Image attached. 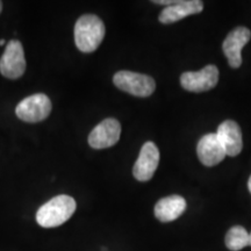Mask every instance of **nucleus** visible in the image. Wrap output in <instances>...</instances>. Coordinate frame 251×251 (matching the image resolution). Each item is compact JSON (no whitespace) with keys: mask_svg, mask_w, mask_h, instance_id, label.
I'll list each match as a JSON object with an SVG mask.
<instances>
[{"mask_svg":"<svg viewBox=\"0 0 251 251\" xmlns=\"http://www.w3.org/2000/svg\"><path fill=\"white\" fill-rule=\"evenodd\" d=\"M198 157L206 166L218 165L225 159L226 151L216 134H207L200 139L197 147Z\"/></svg>","mask_w":251,"mask_h":251,"instance_id":"11","label":"nucleus"},{"mask_svg":"<svg viewBox=\"0 0 251 251\" xmlns=\"http://www.w3.org/2000/svg\"><path fill=\"white\" fill-rule=\"evenodd\" d=\"M76 207L74 198L61 194L40 207L36 213V221L43 228L58 227L74 215Z\"/></svg>","mask_w":251,"mask_h":251,"instance_id":"1","label":"nucleus"},{"mask_svg":"<svg viewBox=\"0 0 251 251\" xmlns=\"http://www.w3.org/2000/svg\"><path fill=\"white\" fill-rule=\"evenodd\" d=\"M219 81V70L215 65H207L200 71L184 72L180 76L183 89L190 92H205L216 86Z\"/></svg>","mask_w":251,"mask_h":251,"instance_id":"6","label":"nucleus"},{"mask_svg":"<svg viewBox=\"0 0 251 251\" xmlns=\"http://www.w3.org/2000/svg\"><path fill=\"white\" fill-rule=\"evenodd\" d=\"M121 136V125L117 119H106L89 135V144L93 149H106L117 144Z\"/></svg>","mask_w":251,"mask_h":251,"instance_id":"7","label":"nucleus"},{"mask_svg":"<svg viewBox=\"0 0 251 251\" xmlns=\"http://www.w3.org/2000/svg\"><path fill=\"white\" fill-rule=\"evenodd\" d=\"M225 242L229 250H242L243 248L249 246V233L246 230V228L241 227V226H235L228 230Z\"/></svg>","mask_w":251,"mask_h":251,"instance_id":"14","label":"nucleus"},{"mask_svg":"<svg viewBox=\"0 0 251 251\" xmlns=\"http://www.w3.org/2000/svg\"><path fill=\"white\" fill-rule=\"evenodd\" d=\"M248 187H249V191L251 192V176L249 178V181H248Z\"/></svg>","mask_w":251,"mask_h":251,"instance_id":"15","label":"nucleus"},{"mask_svg":"<svg viewBox=\"0 0 251 251\" xmlns=\"http://www.w3.org/2000/svg\"><path fill=\"white\" fill-rule=\"evenodd\" d=\"M26 70L24 47L20 41L12 40L6 45L5 51L0 58V72L9 79H18Z\"/></svg>","mask_w":251,"mask_h":251,"instance_id":"5","label":"nucleus"},{"mask_svg":"<svg viewBox=\"0 0 251 251\" xmlns=\"http://www.w3.org/2000/svg\"><path fill=\"white\" fill-rule=\"evenodd\" d=\"M186 200L180 196H169L158 200L155 206V216L162 222L178 219L186 209Z\"/></svg>","mask_w":251,"mask_h":251,"instance_id":"13","label":"nucleus"},{"mask_svg":"<svg viewBox=\"0 0 251 251\" xmlns=\"http://www.w3.org/2000/svg\"><path fill=\"white\" fill-rule=\"evenodd\" d=\"M159 164V150L153 142H146L135 163L133 175L139 181H148L152 178Z\"/></svg>","mask_w":251,"mask_h":251,"instance_id":"8","label":"nucleus"},{"mask_svg":"<svg viewBox=\"0 0 251 251\" xmlns=\"http://www.w3.org/2000/svg\"><path fill=\"white\" fill-rule=\"evenodd\" d=\"M220 142L224 147L226 155L235 157L242 151L243 139L242 131L237 122L233 120H226L219 126L216 131Z\"/></svg>","mask_w":251,"mask_h":251,"instance_id":"10","label":"nucleus"},{"mask_svg":"<svg viewBox=\"0 0 251 251\" xmlns=\"http://www.w3.org/2000/svg\"><path fill=\"white\" fill-rule=\"evenodd\" d=\"M114 85L121 91L135 97L151 96L156 89V83L152 77L131 71H119L113 77Z\"/></svg>","mask_w":251,"mask_h":251,"instance_id":"3","label":"nucleus"},{"mask_svg":"<svg viewBox=\"0 0 251 251\" xmlns=\"http://www.w3.org/2000/svg\"><path fill=\"white\" fill-rule=\"evenodd\" d=\"M51 112V101L46 94L36 93L27 97L18 103L15 114L20 120L35 124L43 121Z\"/></svg>","mask_w":251,"mask_h":251,"instance_id":"4","label":"nucleus"},{"mask_svg":"<svg viewBox=\"0 0 251 251\" xmlns=\"http://www.w3.org/2000/svg\"><path fill=\"white\" fill-rule=\"evenodd\" d=\"M251 39V31L246 27H237L231 30L226 37L222 45L225 55L227 56L228 63L233 69H237L242 64V51L243 47Z\"/></svg>","mask_w":251,"mask_h":251,"instance_id":"9","label":"nucleus"},{"mask_svg":"<svg viewBox=\"0 0 251 251\" xmlns=\"http://www.w3.org/2000/svg\"><path fill=\"white\" fill-rule=\"evenodd\" d=\"M105 25L99 17L85 14L77 20L75 26V42L83 52H93L105 37Z\"/></svg>","mask_w":251,"mask_h":251,"instance_id":"2","label":"nucleus"},{"mask_svg":"<svg viewBox=\"0 0 251 251\" xmlns=\"http://www.w3.org/2000/svg\"><path fill=\"white\" fill-rule=\"evenodd\" d=\"M1 9H2V2L0 1V13H1Z\"/></svg>","mask_w":251,"mask_h":251,"instance_id":"18","label":"nucleus"},{"mask_svg":"<svg viewBox=\"0 0 251 251\" xmlns=\"http://www.w3.org/2000/svg\"><path fill=\"white\" fill-rule=\"evenodd\" d=\"M5 45V40L2 39V40H0V46H4Z\"/></svg>","mask_w":251,"mask_h":251,"instance_id":"16","label":"nucleus"},{"mask_svg":"<svg viewBox=\"0 0 251 251\" xmlns=\"http://www.w3.org/2000/svg\"><path fill=\"white\" fill-rule=\"evenodd\" d=\"M203 9V2L200 0H183V1H176L175 4L166 6L159 14L158 20L162 24H174L181 19L200 13Z\"/></svg>","mask_w":251,"mask_h":251,"instance_id":"12","label":"nucleus"},{"mask_svg":"<svg viewBox=\"0 0 251 251\" xmlns=\"http://www.w3.org/2000/svg\"><path fill=\"white\" fill-rule=\"evenodd\" d=\"M249 246H251V233L249 234Z\"/></svg>","mask_w":251,"mask_h":251,"instance_id":"17","label":"nucleus"}]
</instances>
